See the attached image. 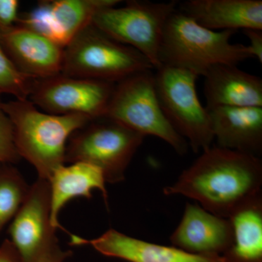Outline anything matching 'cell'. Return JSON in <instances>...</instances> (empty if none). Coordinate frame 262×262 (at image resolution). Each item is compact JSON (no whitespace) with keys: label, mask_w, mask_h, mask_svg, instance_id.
<instances>
[{"label":"cell","mask_w":262,"mask_h":262,"mask_svg":"<svg viewBox=\"0 0 262 262\" xmlns=\"http://www.w3.org/2000/svg\"><path fill=\"white\" fill-rule=\"evenodd\" d=\"M261 186L260 158L212 146L163 192L187 196L207 211L227 219L238 207L261 195Z\"/></svg>","instance_id":"1"},{"label":"cell","mask_w":262,"mask_h":262,"mask_svg":"<svg viewBox=\"0 0 262 262\" xmlns=\"http://www.w3.org/2000/svg\"><path fill=\"white\" fill-rule=\"evenodd\" d=\"M2 107L13 125L20 158L32 164L38 178L47 181L65 165L66 148L71 136L92 120L82 115L43 113L29 99L2 102Z\"/></svg>","instance_id":"2"},{"label":"cell","mask_w":262,"mask_h":262,"mask_svg":"<svg viewBox=\"0 0 262 262\" xmlns=\"http://www.w3.org/2000/svg\"><path fill=\"white\" fill-rule=\"evenodd\" d=\"M235 32L204 28L177 8L165 25L160 63L189 71L198 77H205L215 66H237L252 57L247 46L230 42Z\"/></svg>","instance_id":"3"},{"label":"cell","mask_w":262,"mask_h":262,"mask_svg":"<svg viewBox=\"0 0 262 262\" xmlns=\"http://www.w3.org/2000/svg\"><path fill=\"white\" fill-rule=\"evenodd\" d=\"M149 70H155L139 52L115 40L93 24L63 49L61 74L70 77L117 83Z\"/></svg>","instance_id":"4"},{"label":"cell","mask_w":262,"mask_h":262,"mask_svg":"<svg viewBox=\"0 0 262 262\" xmlns=\"http://www.w3.org/2000/svg\"><path fill=\"white\" fill-rule=\"evenodd\" d=\"M145 136L113 120L101 117L75 131L66 148L65 163L91 164L102 170L106 183L117 184Z\"/></svg>","instance_id":"5"},{"label":"cell","mask_w":262,"mask_h":262,"mask_svg":"<svg viewBox=\"0 0 262 262\" xmlns=\"http://www.w3.org/2000/svg\"><path fill=\"white\" fill-rule=\"evenodd\" d=\"M104 117L144 136L168 144L179 155L189 149L187 141L172 127L160 106L153 70L130 76L115 84Z\"/></svg>","instance_id":"6"},{"label":"cell","mask_w":262,"mask_h":262,"mask_svg":"<svg viewBox=\"0 0 262 262\" xmlns=\"http://www.w3.org/2000/svg\"><path fill=\"white\" fill-rule=\"evenodd\" d=\"M179 2L127 1L124 6L100 10L93 19L95 27L117 42L139 52L155 70L162 67L160 46L165 25Z\"/></svg>","instance_id":"7"},{"label":"cell","mask_w":262,"mask_h":262,"mask_svg":"<svg viewBox=\"0 0 262 262\" xmlns=\"http://www.w3.org/2000/svg\"><path fill=\"white\" fill-rule=\"evenodd\" d=\"M154 76L160 106L172 127L194 152L211 147L214 137L208 110L198 98V76L168 66L156 70Z\"/></svg>","instance_id":"8"},{"label":"cell","mask_w":262,"mask_h":262,"mask_svg":"<svg viewBox=\"0 0 262 262\" xmlns=\"http://www.w3.org/2000/svg\"><path fill=\"white\" fill-rule=\"evenodd\" d=\"M115 84L61 73L34 81L29 100L46 113L82 115L94 120L106 115Z\"/></svg>","instance_id":"9"},{"label":"cell","mask_w":262,"mask_h":262,"mask_svg":"<svg viewBox=\"0 0 262 262\" xmlns=\"http://www.w3.org/2000/svg\"><path fill=\"white\" fill-rule=\"evenodd\" d=\"M51 222V189L48 181L37 179L11 221L10 241L21 262H36L58 244Z\"/></svg>","instance_id":"10"},{"label":"cell","mask_w":262,"mask_h":262,"mask_svg":"<svg viewBox=\"0 0 262 262\" xmlns=\"http://www.w3.org/2000/svg\"><path fill=\"white\" fill-rule=\"evenodd\" d=\"M119 0L40 1L28 13L20 15L17 25L48 38L64 48L80 31L92 24L100 10L117 6Z\"/></svg>","instance_id":"11"},{"label":"cell","mask_w":262,"mask_h":262,"mask_svg":"<svg viewBox=\"0 0 262 262\" xmlns=\"http://www.w3.org/2000/svg\"><path fill=\"white\" fill-rule=\"evenodd\" d=\"M0 41L24 75L43 80L61 73L64 48L44 36L16 24L0 30Z\"/></svg>","instance_id":"12"},{"label":"cell","mask_w":262,"mask_h":262,"mask_svg":"<svg viewBox=\"0 0 262 262\" xmlns=\"http://www.w3.org/2000/svg\"><path fill=\"white\" fill-rule=\"evenodd\" d=\"M232 239L228 219L213 214L198 203H189L170 237L174 247L205 256H222L228 250Z\"/></svg>","instance_id":"13"},{"label":"cell","mask_w":262,"mask_h":262,"mask_svg":"<svg viewBox=\"0 0 262 262\" xmlns=\"http://www.w3.org/2000/svg\"><path fill=\"white\" fill-rule=\"evenodd\" d=\"M70 245H89L103 256L128 262H224L222 256L192 254L174 246H162L135 238L114 229L92 239L72 234Z\"/></svg>","instance_id":"14"},{"label":"cell","mask_w":262,"mask_h":262,"mask_svg":"<svg viewBox=\"0 0 262 262\" xmlns=\"http://www.w3.org/2000/svg\"><path fill=\"white\" fill-rule=\"evenodd\" d=\"M217 146L259 158L262 153V107L206 108Z\"/></svg>","instance_id":"15"},{"label":"cell","mask_w":262,"mask_h":262,"mask_svg":"<svg viewBox=\"0 0 262 262\" xmlns=\"http://www.w3.org/2000/svg\"><path fill=\"white\" fill-rule=\"evenodd\" d=\"M178 8L210 30H262L261 0H188Z\"/></svg>","instance_id":"16"},{"label":"cell","mask_w":262,"mask_h":262,"mask_svg":"<svg viewBox=\"0 0 262 262\" xmlns=\"http://www.w3.org/2000/svg\"><path fill=\"white\" fill-rule=\"evenodd\" d=\"M207 106L262 107V80L237 66L217 65L205 76Z\"/></svg>","instance_id":"17"},{"label":"cell","mask_w":262,"mask_h":262,"mask_svg":"<svg viewBox=\"0 0 262 262\" xmlns=\"http://www.w3.org/2000/svg\"><path fill=\"white\" fill-rule=\"evenodd\" d=\"M51 189V222L55 229L61 228L58 215L62 208L75 198L91 199L92 192L98 189L108 207L106 179L102 170L91 164L72 163L55 170L48 180Z\"/></svg>","instance_id":"18"},{"label":"cell","mask_w":262,"mask_h":262,"mask_svg":"<svg viewBox=\"0 0 262 262\" xmlns=\"http://www.w3.org/2000/svg\"><path fill=\"white\" fill-rule=\"evenodd\" d=\"M228 219L232 244L222 256L224 262H262V195L246 202Z\"/></svg>","instance_id":"19"},{"label":"cell","mask_w":262,"mask_h":262,"mask_svg":"<svg viewBox=\"0 0 262 262\" xmlns=\"http://www.w3.org/2000/svg\"><path fill=\"white\" fill-rule=\"evenodd\" d=\"M29 188L12 164H0V233L23 204Z\"/></svg>","instance_id":"20"},{"label":"cell","mask_w":262,"mask_h":262,"mask_svg":"<svg viewBox=\"0 0 262 262\" xmlns=\"http://www.w3.org/2000/svg\"><path fill=\"white\" fill-rule=\"evenodd\" d=\"M35 80L16 68L0 41V95H13L18 100L29 99Z\"/></svg>","instance_id":"21"},{"label":"cell","mask_w":262,"mask_h":262,"mask_svg":"<svg viewBox=\"0 0 262 262\" xmlns=\"http://www.w3.org/2000/svg\"><path fill=\"white\" fill-rule=\"evenodd\" d=\"M20 159L15 146L13 125L2 107L0 100V164L13 165Z\"/></svg>","instance_id":"22"},{"label":"cell","mask_w":262,"mask_h":262,"mask_svg":"<svg viewBox=\"0 0 262 262\" xmlns=\"http://www.w3.org/2000/svg\"><path fill=\"white\" fill-rule=\"evenodd\" d=\"M19 2L0 0V30L10 28L18 24Z\"/></svg>","instance_id":"23"},{"label":"cell","mask_w":262,"mask_h":262,"mask_svg":"<svg viewBox=\"0 0 262 262\" xmlns=\"http://www.w3.org/2000/svg\"><path fill=\"white\" fill-rule=\"evenodd\" d=\"M244 34L249 39L250 45L247 46L248 51L252 58H256L262 63V30L248 29L244 30Z\"/></svg>","instance_id":"24"},{"label":"cell","mask_w":262,"mask_h":262,"mask_svg":"<svg viewBox=\"0 0 262 262\" xmlns=\"http://www.w3.org/2000/svg\"><path fill=\"white\" fill-rule=\"evenodd\" d=\"M72 255L70 251H63L58 244L52 246L36 262H64Z\"/></svg>","instance_id":"25"},{"label":"cell","mask_w":262,"mask_h":262,"mask_svg":"<svg viewBox=\"0 0 262 262\" xmlns=\"http://www.w3.org/2000/svg\"><path fill=\"white\" fill-rule=\"evenodd\" d=\"M0 262H21L9 239H5L0 246Z\"/></svg>","instance_id":"26"}]
</instances>
